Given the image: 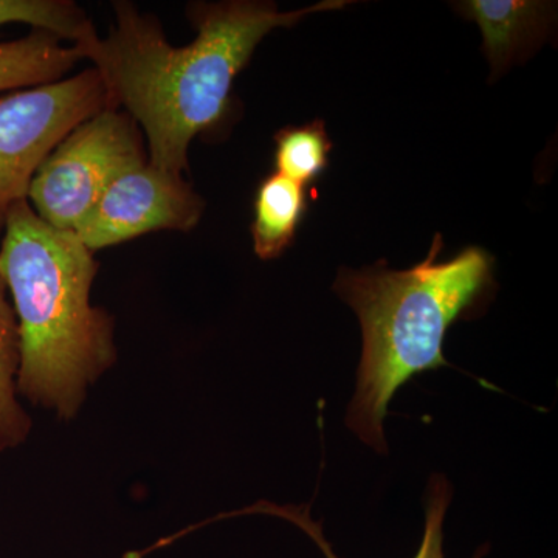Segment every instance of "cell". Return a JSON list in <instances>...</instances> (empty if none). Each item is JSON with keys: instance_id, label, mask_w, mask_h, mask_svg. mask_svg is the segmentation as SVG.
<instances>
[{"instance_id": "cell-1", "label": "cell", "mask_w": 558, "mask_h": 558, "mask_svg": "<svg viewBox=\"0 0 558 558\" xmlns=\"http://www.w3.org/2000/svg\"><path fill=\"white\" fill-rule=\"evenodd\" d=\"M347 3L326 0L292 13L253 0L191 3L196 39L174 47L153 14L131 2H116L108 36L73 46L100 75L108 109L123 106L145 132L149 163L183 174L191 142L226 119L234 80L260 40L275 28L292 27L312 13Z\"/></svg>"}, {"instance_id": "cell-2", "label": "cell", "mask_w": 558, "mask_h": 558, "mask_svg": "<svg viewBox=\"0 0 558 558\" xmlns=\"http://www.w3.org/2000/svg\"><path fill=\"white\" fill-rule=\"evenodd\" d=\"M97 271L75 231L49 226L28 201L9 209L0 275L17 317L16 388L62 418L78 413L87 387L117 360L113 319L90 303Z\"/></svg>"}, {"instance_id": "cell-3", "label": "cell", "mask_w": 558, "mask_h": 558, "mask_svg": "<svg viewBox=\"0 0 558 558\" xmlns=\"http://www.w3.org/2000/svg\"><path fill=\"white\" fill-rule=\"evenodd\" d=\"M442 236L436 234L427 258L405 270L376 264L340 269L333 290L357 314L363 333L357 385L349 403L351 432L385 454L384 421L403 385L418 374L450 368L444 355L447 330L475 314L494 286V258L468 247L438 263Z\"/></svg>"}, {"instance_id": "cell-4", "label": "cell", "mask_w": 558, "mask_h": 558, "mask_svg": "<svg viewBox=\"0 0 558 558\" xmlns=\"http://www.w3.org/2000/svg\"><path fill=\"white\" fill-rule=\"evenodd\" d=\"M142 131L131 116L105 109L62 140L36 171L27 201L58 230L76 231L119 175L146 163Z\"/></svg>"}, {"instance_id": "cell-5", "label": "cell", "mask_w": 558, "mask_h": 558, "mask_svg": "<svg viewBox=\"0 0 558 558\" xmlns=\"http://www.w3.org/2000/svg\"><path fill=\"white\" fill-rule=\"evenodd\" d=\"M105 109V86L94 68L0 98V231L9 209L27 201L32 180L51 150Z\"/></svg>"}, {"instance_id": "cell-6", "label": "cell", "mask_w": 558, "mask_h": 558, "mask_svg": "<svg viewBox=\"0 0 558 558\" xmlns=\"http://www.w3.org/2000/svg\"><path fill=\"white\" fill-rule=\"evenodd\" d=\"M204 208V201L182 174L146 161L110 183L75 233L95 252L150 231L193 230Z\"/></svg>"}, {"instance_id": "cell-7", "label": "cell", "mask_w": 558, "mask_h": 558, "mask_svg": "<svg viewBox=\"0 0 558 558\" xmlns=\"http://www.w3.org/2000/svg\"><path fill=\"white\" fill-rule=\"evenodd\" d=\"M454 9L462 17L478 24L494 76L501 75L521 50L548 28L550 5L524 0H468Z\"/></svg>"}, {"instance_id": "cell-8", "label": "cell", "mask_w": 558, "mask_h": 558, "mask_svg": "<svg viewBox=\"0 0 558 558\" xmlns=\"http://www.w3.org/2000/svg\"><path fill=\"white\" fill-rule=\"evenodd\" d=\"M306 186L284 175H267L253 204V248L260 259L281 256L295 240L307 211Z\"/></svg>"}, {"instance_id": "cell-9", "label": "cell", "mask_w": 558, "mask_h": 558, "mask_svg": "<svg viewBox=\"0 0 558 558\" xmlns=\"http://www.w3.org/2000/svg\"><path fill=\"white\" fill-rule=\"evenodd\" d=\"M58 36L33 31L25 38L0 43V92L57 83L81 60L75 46Z\"/></svg>"}, {"instance_id": "cell-10", "label": "cell", "mask_w": 558, "mask_h": 558, "mask_svg": "<svg viewBox=\"0 0 558 558\" xmlns=\"http://www.w3.org/2000/svg\"><path fill=\"white\" fill-rule=\"evenodd\" d=\"M451 486L444 476H432L428 483L427 499H425V529L422 537L421 548L413 558H444V520L451 501ZM242 513H269V515L281 517V519L296 524L310 535L312 542L322 549L326 558H340L333 553L332 546L325 534H323L322 523L311 519L310 506H277L271 502H258L240 512H231V515H242ZM488 546H483L473 558H481L486 554Z\"/></svg>"}, {"instance_id": "cell-11", "label": "cell", "mask_w": 558, "mask_h": 558, "mask_svg": "<svg viewBox=\"0 0 558 558\" xmlns=\"http://www.w3.org/2000/svg\"><path fill=\"white\" fill-rule=\"evenodd\" d=\"M7 290L0 275V450L21 444L32 427L31 418L14 398V377L20 369V333L16 314L7 300Z\"/></svg>"}, {"instance_id": "cell-12", "label": "cell", "mask_w": 558, "mask_h": 558, "mask_svg": "<svg viewBox=\"0 0 558 558\" xmlns=\"http://www.w3.org/2000/svg\"><path fill=\"white\" fill-rule=\"evenodd\" d=\"M332 150L325 121L314 120L304 126L284 128L275 134V167L300 185L306 186L319 179L329 165Z\"/></svg>"}, {"instance_id": "cell-13", "label": "cell", "mask_w": 558, "mask_h": 558, "mask_svg": "<svg viewBox=\"0 0 558 558\" xmlns=\"http://www.w3.org/2000/svg\"><path fill=\"white\" fill-rule=\"evenodd\" d=\"M7 24H28L73 44L98 35L86 11L69 0H0V27Z\"/></svg>"}]
</instances>
